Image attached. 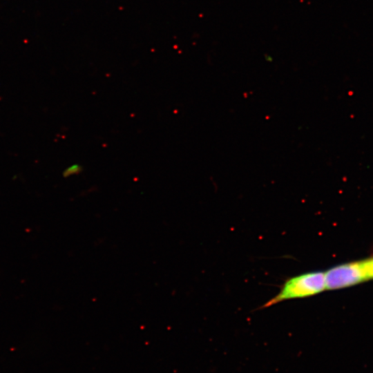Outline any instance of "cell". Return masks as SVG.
Here are the masks:
<instances>
[{"instance_id": "cell-1", "label": "cell", "mask_w": 373, "mask_h": 373, "mask_svg": "<svg viewBox=\"0 0 373 373\" xmlns=\"http://www.w3.org/2000/svg\"><path fill=\"white\" fill-rule=\"evenodd\" d=\"M325 289V272H307L288 278L279 292L265 303L262 307H270L285 300L307 298Z\"/></svg>"}, {"instance_id": "cell-4", "label": "cell", "mask_w": 373, "mask_h": 373, "mask_svg": "<svg viewBox=\"0 0 373 373\" xmlns=\"http://www.w3.org/2000/svg\"><path fill=\"white\" fill-rule=\"evenodd\" d=\"M369 262H370L372 278H373V258H369Z\"/></svg>"}, {"instance_id": "cell-2", "label": "cell", "mask_w": 373, "mask_h": 373, "mask_svg": "<svg viewBox=\"0 0 373 373\" xmlns=\"http://www.w3.org/2000/svg\"><path fill=\"white\" fill-rule=\"evenodd\" d=\"M326 289L348 287L372 278L369 259L338 265L325 272Z\"/></svg>"}, {"instance_id": "cell-3", "label": "cell", "mask_w": 373, "mask_h": 373, "mask_svg": "<svg viewBox=\"0 0 373 373\" xmlns=\"http://www.w3.org/2000/svg\"><path fill=\"white\" fill-rule=\"evenodd\" d=\"M82 170V168L79 164H73L70 166H68L67 169L64 170L63 172V176L66 178L69 177L71 175L77 174Z\"/></svg>"}]
</instances>
